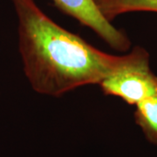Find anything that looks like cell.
Segmentation results:
<instances>
[{"instance_id":"7a4b0ae2","label":"cell","mask_w":157,"mask_h":157,"mask_svg":"<svg viewBox=\"0 0 157 157\" xmlns=\"http://www.w3.org/2000/svg\"><path fill=\"white\" fill-rule=\"evenodd\" d=\"M129 54L128 61L103 78L99 86L105 95L117 96L128 105H137L157 95V76L150 69L146 49L135 46Z\"/></svg>"},{"instance_id":"5b68a950","label":"cell","mask_w":157,"mask_h":157,"mask_svg":"<svg viewBox=\"0 0 157 157\" xmlns=\"http://www.w3.org/2000/svg\"><path fill=\"white\" fill-rule=\"evenodd\" d=\"M135 106V122L147 140L157 145V95L147 97Z\"/></svg>"},{"instance_id":"277c9868","label":"cell","mask_w":157,"mask_h":157,"mask_svg":"<svg viewBox=\"0 0 157 157\" xmlns=\"http://www.w3.org/2000/svg\"><path fill=\"white\" fill-rule=\"evenodd\" d=\"M101 14L112 22L121 15L136 11L157 12V0H94Z\"/></svg>"},{"instance_id":"6da1fadb","label":"cell","mask_w":157,"mask_h":157,"mask_svg":"<svg viewBox=\"0 0 157 157\" xmlns=\"http://www.w3.org/2000/svg\"><path fill=\"white\" fill-rule=\"evenodd\" d=\"M17 17L18 49L33 89L59 97L86 85L100 84L128 61L130 54L97 49L52 20L34 0H11Z\"/></svg>"},{"instance_id":"3957f363","label":"cell","mask_w":157,"mask_h":157,"mask_svg":"<svg viewBox=\"0 0 157 157\" xmlns=\"http://www.w3.org/2000/svg\"><path fill=\"white\" fill-rule=\"evenodd\" d=\"M57 8L82 25L94 31L113 50L127 52L131 41L123 30L117 29L104 17L94 0H52Z\"/></svg>"}]
</instances>
